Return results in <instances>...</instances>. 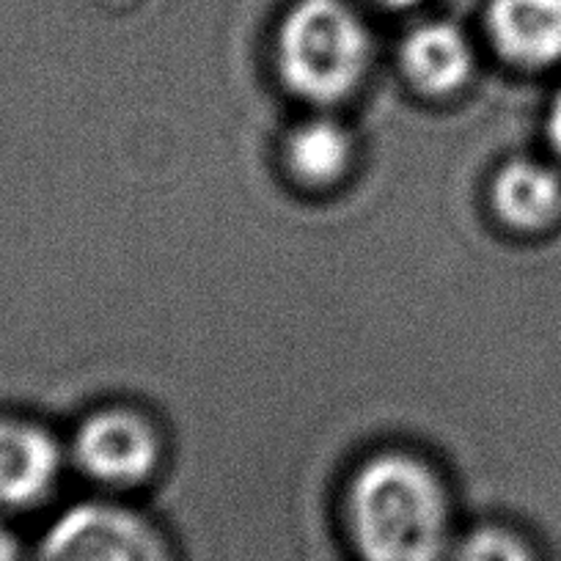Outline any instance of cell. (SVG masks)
<instances>
[{
	"mask_svg": "<svg viewBox=\"0 0 561 561\" xmlns=\"http://www.w3.org/2000/svg\"><path fill=\"white\" fill-rule=\"evenodd\" d=\"M347 517L364 561H440L449 550V501L410 455L371 457L350 484Z\"/></svg>",
	"mask_w": 561,
	"mask_h": 561,
	"instance_id": "6da1fadb",
	"label": "cell"
},
{
	"mask_svg": "<svg viewBox=\"0 0 561 561\" xmlns=\"http://www.w3.org/2000/svg\"><path fill=\"white\" fill-rule=\"evenodd\" d=\"M369 56V31L344 0H298L280 23V78L309 102H339L353 94Z\"/></svg>",
	"mask_w": 561,
	"mask_h": 561,
	"instance_id": "7a4b0ae2",
	"label": "cell"
},
{
	"mask_svg": "<svg viewBox=\"0 0 561 561\" xmlns=\"http://www.w3.org/2000/svg\"><path fill=\"white\" fill-rule=\"evenodd\" d=\"M39 561H171L163 537L124 506L78 504L56 517Z\"/></svg>",
	"mask_w": 561,
	"mask_h": 561,
	"instance_id": "3957f363",
	"label": "cell"
},
{
	"mask_svg": "<svg viewBox=\"0 0 561 561\" xmlns=\"http://www.w3.org/2000/svg\"><path fill=\"white\" fill-rule=\"evenodd\" d=\"M72 451L80 471L113 488L144 482L160 457L154 430L140 415L118 408L89 415L75 435Z\"/></svg>",
	"mask_w": 561,
	"mask_h": 561,
	"instance_id": "277c9868",
	"label": "cell"
},
{
	"mask_svg": "<svg viewBox=\"0 0 561 561\" xmlns=\"http://www.w3.org/2000/svg\"><path fill=\"white\" fill-rule=\"evenodd\" d=\"M61 471V449L31 421L0 419V506L25 510L45 499Z\"/></svg>",
	"mask_w": 561,
	"mask_h": 561,
	"instance_id": "5b68a950",
	"label": "cell"
},
{
	"mask_svg": "<svg viewBox=\"0 0 561 561\" xmlns=\"http://www.w3.org/2000/svg\"><path fill=\"white\" fill-rule=\"evenodd\" d=\"M488 31L495 50L517 67L561 61V0H490Z\"/></svg>",
	"mask_w": 561,
	"mask_h": 561,
	"instance_id": "8992f818",
	"label": "cell"
},
{
	"mask_svg": "<svg viewBox=\"0 0 561 561\" xmlns=\"http://www.w3.org/2000/svg\"><path fill=\"white\" fill-rule=\"evenodd\" d=\"M402 67L410 83L430 96L455 94L473 69L466 34L449 23L419 25L402 42Z\"/></svg>",
	"mask_w": 561,
	"mask_h": 561,
	"instance_id": "52a82bcc",
	"label": "cell"
},
{
	"mask_svg": "<svg viewBox=\"0 0 561 561\" xmlns=\"http://www.w3.org/2000/svg\"><path fill=\"white\" fill-rule=\"evenodd\" d=\"M493 207L510 229H548L561 215V176L537 160H512L495 174Z\"/></svg>",
	"mask_w": 561,
	"mask_h": 561,
	"instance_id": "ba28073f",
	"label": "cell"
},
{
	"mask_svg": "<svg viewBox=\"0 0 561 561\" xmlns=\"http://www.w3.org/2000/svg\"><path fill=\"white\" fill-rule=\"evenodd\" d=\"M350 158H353V140L347 129L333 118H311L289 135V169L306 185L336 182L347 171Z\"/></svg>",
	"mask_w": 561,
	"mask_h": 561,
	"instance_id": "9c48e42d",
	"label": "cell"
},
{
	"mask_svg": "<svg viewBox=\"0 0 561 561\" xmlns=\"http://www.w3.org/2000/svg\"><path fill=\"white\" fill-rule=\"evenodd\" d=\"M451 561H534V556L517 534L488 526L468 534L457 545Z\"/></svg>",
	"mask_w": 561,
	"mask_h": 561,
	"instance_id": "30bf717a",
	"label": "cell"
},
{
	"mask_svg": "<svg viewBox=\"0 0 561 561\" xmlns=\"http://www.w3.org/2000/svg\"><path fill=\"white\" fill-rule=\"evenodd\" d=\"M548 138L553 152L561 158V89L556 91V96L550 100L548 107Z\"/></svg>",
	"mask_w": 561,
	"mask_h": 561,
	"instance_id": "8fae6325",
	"label": "cell"
},
{
	"mask_svg": "<svg viewBox=\"0 0 561 561\" xmlns=\"http://www.w3.org/2000/svg\"><path fill=\"white\" fill-rule=\"evenodd\" d=\"M0 561H23V553H20V542L14 539L12 531L0 526Z\"/></svg>",
	"mask_w": 561,
	"mask_h": 561,
	"instance_id": "7c38bea8",
	"label": "cell"
},
{
	"mask_svg": "<svg viewBox=\"0 0 561 561\" xmlns=\"http://www.w3.org/2000/svg\"><path fill=\"white\" fill-rule=\"evenodd\" d=\"M375 3H380V7H388V9H410L415 7V3H421V0H375Z\"/></svg>",
	"mask_w": 561,
	"mask_h": 561,
	"instance_id": "4fadbf2b",
	"label": "cell"
}]
</instances>
